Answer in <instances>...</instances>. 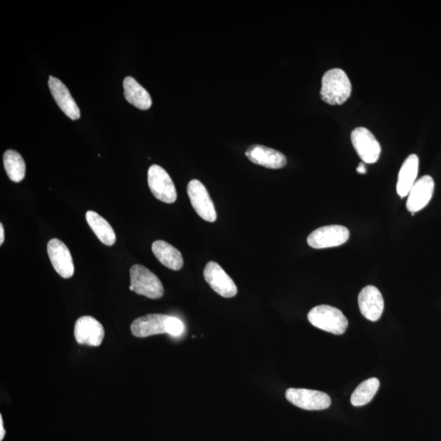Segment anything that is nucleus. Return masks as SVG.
<instances>
[{
  "mask_svg": "<svg viewBox=\"0 0 441 441\" xmlns=\"http://www.w3.org/2000/svg\"><path fill=\"white\" fill-rule=\"evenodd\" d=\"M169 319L170 316L163 314H149L137 318L131 325L132 335L147 337L168 333Z\"/></svg>",
  "mask_w": 441,
  "mask_h": 441,
  "instance_id": "f8f14e48",
  "label": "nucleus"
},
{
  "mask_svg": "<svg viewBox=\"0 0 441 441\" xmlns=\"http://www.w3.org/2000/svg\"><path fill=\"white\" fill-rule=\"evenodd\" d=\"M74 335L79 344L99 347L105 336V330L95 318L85 316L75 322Z\"/></svg>",
  "mask_w": 441,
  "mask_h": 441,
  "instance_id": "9d476101",
  "label": "nucleus"
},
{
  "mask_svg": "<svg viewBox=\"0 0 441 441\" xmlns=\"http://www.w3.org/2000/svg\"><path fill=\"white\" fill-rule=\"evenodd\" d=\"M285 397L292 404L306 410H323L330 406L329 395L315 390L289 388Z\"/></svg>",
  "mask_w": 441,
  "mask_h": 441,
  "instance_id": "423d86ee",
  "label": "nucleus"
},
{
  "mask_svg": "<svg viewBox=\"0 0 441 441\" xmlns=\"http://www.w3.org/2000/svg\"><path fill=\"white\" fill-rule=\"evenodd\" d=\"M124 89L125 99L130 104L142 111L151 108L152 100L150 94L135 78L126 77L124 80Z\"/></svg>",
  "mask_w": 441,
  "mask_h": 441,
  "instance_id": "6ab92c4d",
  "label": "nucleus"
},
{
  "mask_svg": "<svg viewBox=\"0 0 441 441\" xmlns=\"http://www.w3.org/2000/svg\"><path fill=\"white\" fill-rule=\"evenodd\" d=\"M351 94V81L344 70L331 69L323 76L321 96L326 104L342 105L349 99Z\"/></svg>",
  "mask_w": 441,
  "mask_h": 441,
  "instance_id": "f257e3e1",
  "label": "nucleus"
},
{
  "mask_svg": "<svg viewBox=\"0 0 441 441\" xmlns=\"http://www.w3.org/2000/svg\"><path fill=\"white\" fill-rule=\"evenodd\" d=\"M419 159L416 155H410L404 161L399 170L397 191L399 197L404 198L409 196L418 173Z\"/></svg>",
  "mask_w": 441,
  "mask_h": 441,
  "instance_id": "f3484780",
  "label": "nucleus"
},
{
  "mask_svg": "<svg viewBox=\"0 0 441 441\" xmlns=\"http://www.w3.org/2000/svg\"><path fill=\"white\" fill-rule=\"evenodd\" d=\"M349 237V230L343 225H325L312 232L307 238V244L316 249L337 247L345 244Z\"/></svg>",
  "mask_w": 441,
  "mask_h": 441,
  "instance_id": "39448f33",
  "label": "nucleus"
},
{
  "mask_svg": "<svg viewBox=\"0 0 441 441\" xmlns=\"http://www.w3.org/2000/svg\"><path fill=\"white\" fill-rule=\"evenodd\" d=\"M152 252L166 268L179 271L183 268V258L180 251L163 240H156L152 244Z\"/></svg>",
  "mask_w": 441,
  "mask_h": 441,
  "instance_id": "a211bd4d",
  "label": "nucleus"
},
{
  "mask_svg": "<svg viewBox=\"0 0 441 441\" xmlns=\"http://www.w3.org/2000/svg\"><path fill=\"white\" fill-rule=\"evenodd\" d=\"M356 171H357V173H361V174L366 173L367 169H366V167L365 166V163H361L360 165H359V166L357 167Z\"/></svg>",
  "mask_w": 441,
  "mask_h": 441,
  "instance_id": "393cba45",
  "label": "nucleus"
},
{
  "mask_svg": "<svg viewBox=\"0 0 441 441\" xmlns=\"http://www.w3.org/2000/svg\"><path fill=\"white\" fill-rule=\"evenodd\" d=\"M184 330L182 322L176 317L170 316L168 321V333L172 336L181 335Z\"/></svg>",
  "mask_w": 441,
  "mask_h": 441,
  "instance_id": "5701e85b",
  "label": "nucleus"
},
{
  "mask_svg": "<svg viewBox=\"0 0 441 441\" xmlns=\"http://www.w3.org/2000/svg\"><path fill=\"white\" fill-rule=\"evenodd\" d=\"M4 166L10 180L14 182H20L23 180L25 176V163L18 151L13 150L5 151Z\"/></svg>",
  "mask_w": 441,
  "mask_h": 441,
  "instance_id": "412c9836",
  "label": "nucleus"
},
{
  "mask_svg": "<svg viewBox=\"0 0 441 441\" xmlns=\"http://www.w3.org/2000/svg\"><path fill=\"white\" fill-rule=\"evenodd\" d=\"M205 280L220 296L230 299L237 294V287L227 273L215 261H209L204 270Z\"/></svg>",
  "mask_w": 441,
  "mask_h": 441,
  "instance_id": "1a4fd4ad",
  "label": "nucleus"
},
{
  "mask_svg": "<svg viewBox=\"0 0 441 441\" xmlns=\"http://www.w3.org/2000/svg\"><path fill=\"white\" fill-rule=\"evenodd\" d=\"M358 304L361 314L367 320L378 321L384 310V300L381 292L373 285L365 287L358 296Z\"/></svg>",
  "mask_w": 441,
  "mask_h": 441,
  "instance_id": "ddd939ff",
  "label": "nucleus"
},
{
  "mask_svg": "<svg viewBox=\"0 0 441 441\" xmlns=\"http://www.w3.org/2000/svg\"><path fill=\"white\" fill-rule=\"evenodd\" d=\"M47 250L51 263L56 273L65 279L73 277L75 266L68 246L58 239H52L48 243Z\"/></svg>",
  "mask_w": 441,
  "mask_h": 441,
  "instance_id": "9b49d317",
  "label": "nucleus"
},
{
  "mask_svg": "<svg viewBox=\"0 0 441 441\" xmlns=\"http://www.w3.org/2000/svg\"><path fill=\"white\" fill-rule=\"evenodd\" d=\"M4 241V229L3 224H0V244H3Z\"/></svg>",
  "mask_w": 441,
  "mask_h": 441,
  "instance_id": "a878e982",
  "label": "nucleus"
},
{
  "mask_svg": "<svg viewBox=\"0 0 441 441\" xmlns=\"http://www.w3.org/2000/svg\"><path fill=\"white\" fill-rule=\"evenodd\" d=\"M130 290L151 299H161L165 293L161 280L144 266L138 264L130 269Z\"/></svg>",
  "mask_w": 441,
  "mask_h": 441,
  "instance_id": "7ed1b4c3",
  "label": "nucleus"
},
{
  "mask_svg": "<svg viewBox=\"0 0 441 441\" xmlns=\"http://www.w3.org/2000/svg\"><path fill=\"white\" fill-rule=\"evenodd\" d=\"M187 194L192 207L199 217L209 223L217 220V212L211 197L204 184L197 179L189 182Z\"/></svg>",
  "mask_w": 441,
  "mask_h": 441,
  "instance_id": "0eeeda50",
  "label": "nucleus"
},
{
  "mask_svg": "<svg viewBox=\"0 0 441 441\" xmlns=\"http://www.w3.org/2000/svg\"><path fill=\"white\" fill-rule=\"evenodd\" d=\"M148 185L153 196L159 201L167 204L177 201V191L172 178L160 166L154 165L149 168Z\"/></svg>",
  "mask_w": 441,
  "mask_h": 441,
  "instance_id": "20e7f679",
  "label": "nucleus"
},
{
  "mask_svg": "<svg viewBox=\"0 0 441 441\" xmlns=\"http://www.w3.org/2000/svg\"><path fill=\"white\" fill-rule=\"evenodd\" d=\"M435 188L433 178L423 176L414 183L409 193L406 207L411 213H415L424 209L433 198Z\"/></svg>",
  "mask_w": 441,
  "mask_h": 441,
  "instance_id": "4468645a",
  "label": "nucleus"
},
{
  "mask_svg": "<svg viewBox=\"0 0 441 441\" xmlns=\"http://www.w3.org/2000/svg\"><path fill=\"white\" fill-rule=\"evenodd\" d=\"M307 318L313 326L335 335H343L348 326L347 317L331 306H317L309 311Z\"/></svg>",
  "mask_w": 441,
  "mask_h": 441,
  "instance_id": "f03ea898",
  "label": "nucleus"
},
{
  "mask_svg": "<svg viewBox=\"0 0 441 441\" xmlns=\"http://www.w3.org/2000/svg\"><path fill=\"white\" fill-rule=\"evenodd\" d=\"M354 147L364 163H373L378 161L381 146L376 137L366 128L359 127L352 132Z\"/></svg>",
  "mask_w": 441,
  "mask_h": 441,
  "instance_id": "6e6552de",
  "label": "nucleus"
},
{
  "mask_svg": "<svg viewBox=\"0 0 441 441\" xmlns=\"http://www.w3.org/2000/svg\"><path fill=\"white\" fill-rule=\"evenodd\" d=\"M245 155L251 162L268 168L279 169L285 167L287 163L284 154L264 146H251Z\"/></svg>",
  "mask_w": 441,
  "mask_h": 441,
  "instance_id": "dca6fc26",
  "label": "nucleus"
},
{
  "mask_svg": "<svg viewBox=\"0 0 441 441\" xmlns=\"http://www.w3.org/2000/svg\"><path fill=\"white\" fill-rule=\"evenodd\" d=\"M49 87L56 104L73 120H79L80 111L66 86L58 78L49 76Z\"/></svg>",
  "mask_w": 441,
  "mask_h": 441,
  "instance_id": "2eb2a0df",
  "label": "nucleus"
},
{
  "mask_svg": "<svg viewBox=\"0 0 441 441\" xmlns=\"http://www.w3.org/2000/svg\"><path fill=\"white\" fill-rule=\"evenodd\" d=\"M5 437V429L4 428V421L2 415H0V441H3Z\"/></svg>",
  "mask_w": 441,
  "mask_h": 441,
  "instance_id": "b1692460",
  "label": "nucleus"
},
{
  "mask_svg": "<svg viewBox=\"0 0 441 441\" xmlns=\"http://www.w3.org/2000/svg\"><path fill=\"white\" fill-rule=\"evenodd\" d=\"M86 220L92 232L95 233L101 243L107 246L115 244L116 241V233L106 219L100 216L99 213L90 210L86 213Z\"/></svg>",
  "mask_w": 441,
  "mask_h": 441,
  "instance_id": "aec40b11",
  "label": "nucleus"
},
{
  "mask_svg": "<svg viewBox=\"0 0 441 441\" xmlns=\"http://www.w3.org/2000/svg\"><path fill=\"white\" fill-rule=\"evenodd\" d=\"M380 387L376 378H368L359 385L352 395L351 403L354 406H363L371 402Z\"/></svg>",
  "mask_w": 441,
  "mask_h": 441,
  "instance_id": "4be33fe9",
  "label": "nucleus"
}]
</instances>
